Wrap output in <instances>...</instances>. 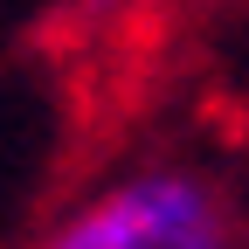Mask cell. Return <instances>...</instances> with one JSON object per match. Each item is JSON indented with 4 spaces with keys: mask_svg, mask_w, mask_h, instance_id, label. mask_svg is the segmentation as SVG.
<instances>
[{
    "mask_svg": "<svg viewBox=\"0 0 249 249\" xmlns=\"http://www.w3.org/2000/svg\"><path fill=\"white\" fill-rule=\"evenodd\" d=\"M35 249H229V201L194 166H124L70 201Z\"/></svg>",
    "mask_w": 249,
    "mask_h": 249,
    "instance_id": "obj_1",
    "label": "cell"
}]
</instances>
